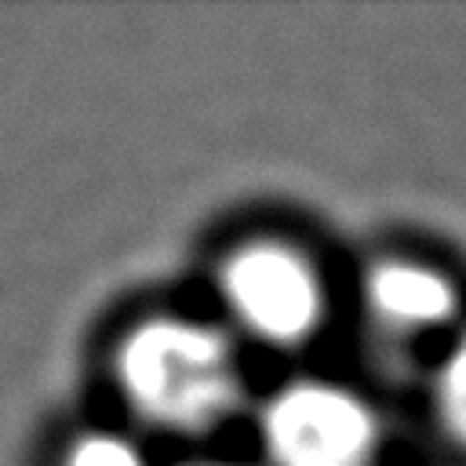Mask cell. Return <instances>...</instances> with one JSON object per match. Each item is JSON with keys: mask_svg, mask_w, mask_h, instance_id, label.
Returning a JSON list of instances; mask_svg holds the SVG:
<instances>
[{"mask_svg": "<svg viewBox=\"0 0 466 466\" xmlns=\"http://www.w3.org/2000/svg\"><path fill=\"white\" fill-rule=\"evenodd\" d=\"M62 466H149L146 451L120 430H84L69 441Z\"/></svg>", "mask_w": 466, "mask_h": 466, "instance_id": "obj_6", "label": "cell"}, {"mask_svg": "<svg viewBox=\"0 0 466 466\" xmlns=\"http://www.w3.org/2000/svg\"><path fill=\"white\" fill-rule=\"evenodd\" d=\"M182 466H237V462H182Z\"/></svg>", "mask_w": 466, "mask_h": 466, "instance_id": "obj_7", "label": "cell"}, {"mask_svg": "<svg viewBox=\"0 0 466 466\" xmlns=\"http://www.w3.org/2000/svg\"><path fill=\"white\" fill-rule=\"evenodd\" d=\"M113 379L127 408L167 433L215 430L244 400V368L229 335L182 313L131 324L113 350Z\"/></svg>", "mask_w": 466, "mask_h": 466, "instance_id": "obj_1", "label": "cell"}, {"mask_svg": "<svg viewBox=\"0 0 466 466\" xmlns=\"http://www.w3.org/2000/svg\"><path fill=\"white\" fill-rule=\"evenodd\" d=\"M258 441L269 466H371L379 451V415L331 379H295L258 411Z\"/></svg>", "mask_w": 466, "mask_h": 466, "instance_id": "obj_3", "label": "cell"}, {"mask_svg": "<svg viewBox=\"0 0 466 466\" xmlns=\"http://www.w3.org/2000/svg\"><path fill=\"white\" fill-rule=\"evenodd\" d=\"M433 408L451 441L466 448V328L451 339L433 379Z\"/></svg>", "mask_w": 466, "mask_h": 466, "instance_id": "obj_5", "label": "cell"}, {"mask_svg": "<svg viewBox=\"0 0 466 466\" xmlns=\"http://www.w3.org/2000/svg\"><path fill=\"white\" fill-rule=\"evenodd\" d=\"M364 309L371 320L397 339H422L444 331L459 317L455 280L422 258L390 255L364 273Z\"/></svg>", "mask_w": 466, "mask_h": 466, "instance_id": "obj_4", "label": "cell"}, {"mask_svg": "<svg viewBox=\"0 0 466 466\" xmlns=\"http://www.w3.org/2000/svg\"><path fill=\"white\" fill-rule=\"evenodd\" d=\"M215 280L229 320L266 346H302L324 324L320 269L288 240L255 237L229 248Z\"/></svg>", "mask_w": 466, "mask_h": 466, "instance_id": "obj_2", "label": "cell"}]
</instances>
